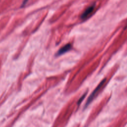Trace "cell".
Instances as JSON below:
<instances>
[{
	"instance_id": "1",
	"label": "cell",
	"mask_w": 127,
	"mask_h": 127,
	"mask_svg": "<svg viewBox=\"0 0 127 127\" xmlns=\"http://www.w3.org/2000/svg\"><path fill=\"white\" fill-rule=\"evenodd\" d=\"M106 78L103 79L102 80V81L98 84V85L96 87V88L93 90V91L92 92V93L90 94V95L89 96V97L87 99V100L85 104V107H86L87 106H88V105L92 101V100L94 99V98H95V97L96 96V95L98 94V93L99 92V91H100V90L101 89V88H102V87L103 86V85H104V84L105 83V81H106Z\"/></svg>"
},
{
	"instance_id": "2",
	"label": "cell",
	"mask_w": 127,
	"mask_h": 127,
	"mask_svg": "<svg viewBox=\"0 0 127 127\" xmlns=\"http://www.w3.org/2000/svg\"><path fill=\"white\" fill-rule=\"evenodd\" d=\"M94 9V5H91L89 6L87 9L83 12L81 15V18L82 19H85L88 17V16L92 13Z\"/></svg>"
},
{
	"instance_id": "3",
	"label": "cell",
	"mask_w": 127,
	"mask_h": 127,
	"mask_svg": "<svg viewBox=\"0 0 127 127\" xmlns=\"http://www.w3.org/2000/svg\"><path fill=\"white\" fill-rule=\"evenodd\" d=\"M71 48V45L70 44H67L66 45H64V47L61 48L57 52V55L60 56L64 54V53L66 52L67 51H69Z\"/></svg>"
},
{
	"instance_id": "4",
	"label": "cell",
	"mask_w": 127,
	"mask_h": 127,
	"mask_svg": "<svg viewBox=\"0 0 127 127\" xmlns=\"http://www.w3.org/2000/svg\"><path fill=\"white\" fill-rule=\"evenodd\" d=\"M85 95H86V94H85L84 95H83L82 96V97L79 100V101H78V104H79L82 102V101L83 100V99L84 98V97H85Z\"/></svg>"
}]
</instances>
